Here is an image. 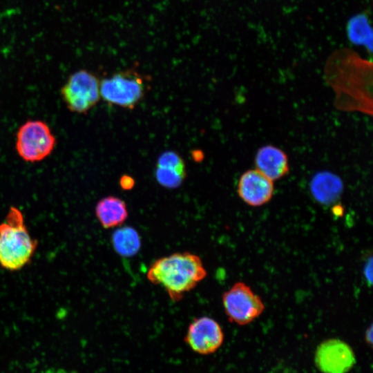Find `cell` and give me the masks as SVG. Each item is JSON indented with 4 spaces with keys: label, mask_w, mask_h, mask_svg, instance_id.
<instances>
[{
    "label": "cell",
    "mask_w": 373,
    "mask_h": 373,
    "mask_svg": "<svg viewBox=\"0 0 373 373\" xmlns=\"http://www.w3.org/2000/svg\"><path fill=\"white\" fill-rule=\"evenodd\" d=\"M207 276L201 258L192 253L177 252L160 258L149 267L146 277L162 286L173 302L181 300Z\"/></svg>",
    "instance_id": "2"
},
{
    "label": "cell",
    "mask_w": 373,
    "mask_h": 373,
    "mask_svg": "<svg viewBox=\"0 0 373 373\" xmlns=\"http://www.w3.org/2000/svg\"><path fill=\"white\" fill-rule=\"evenodd\" d=\"M237 192L243 202L251 207H260L271 200L274 192L273 181L258 169H250L242 174Z\"/></svg>",
    "instance_id": "10"
},
{
    "label": "cell",
    "mask_w": 373,
    "mask_h": 373,
    "mask_svg": "<svg viewBox=\"0 0 373 373\" xmlns=\"http://www.w3.org/2000/svg\"><path fill=\"white\" fill-rule=\"evenodd\" d=\"M224 333L213 318L202 316L195 318L187 328L184 341L195 352L208 355L216 352L223 343Z\"/></svg>",
    "instance_id": "9"
},
{
    "label": "cell",
    "mask_w": 373,
    "mask_h": 373,
    "mask_svg": "<svg viewBox=\"0 0 373 373\" xmlns=\"http://www.w3.org/2000/svg\"><path fill=\"white\" fill-rule=\"evenodd\" d=\"M156 166L186 171L185 163L182 157L172 151L162 153L157 159Z\"/></svg>",
    "instance_id": "17"
},
{
    "label": "cell",
    "mask_w": 373,
    "mask_h": 373,
    "mask_svg": "<svg viewBox=\"0 0 373 373\" xmlns=\"http://www.w3.org/2000/svg\"><path fill=\"white\" fill-rule=\"evenodd\" d=\"M146 84L135 70H127L102 80L100 97L109 104L133 109L144 98Z\"/></svg>",
    "instance_id": "4"
},
{
    "label": "cell",
    "mask_w": 373,
    "mask_h": 373,
    "mask_svg": "<svg viewBox=\"0 0 373 373\" xmlns=\"http://www.w3.org/2000/svg\"><path fill=\"white\" fill-rule=\"evenodd\" d=\"M119 184L122 189L130 190L134 186L135 180L132 177L124 175L119 180Z\"/></svg>",
    "instance_id": "19"
},
{
    "label": "cell",
    "mask_w": 373,
    "mask_h": 373,
    "mask_svg": "<svg viewBox=\"0 0 373 373\" xmlns=\"http://www.w3.org/2000/svg\"><path fill=\"white\" fill-rule=\"evenodd\" d=\"M363 276L367 285L370 287L372 284V257H370L366 260L363 267Z\"/></svg>",
    "instance_id": "18"
},
{
    "label": "cell",
    "mask_w": 373,
    "mask_h": 373,
    "mask_svg": "<svg viewBox=\"0 0 373 373\" xmlns=\"http://www.w3.org/2000/svg\"><path fill=\"white\" fill-rule=\"evenodd\" d=\"M372 325H370L369 327L367 328L365 332V340L367 344H372Z\"/></svg>",
    "instance_id": "20"
},
{
    "label": "cell",
    "mask_w": 373,
    "mask_h": 373,
    "mask_svg": "<svg viewBox=\"0 0 373 373\" xmlns=\"http://www.w3.org/2000/svg\"><path fill=\"white\" fill-rule=\"evenodd\" d=\"M324 71L325 79L336 94L338 108L372 115V61L351 49L341 48L330 55Z\"/></svg>",
    "instance_id": "1"
},
{
    "label": "cell",
    "mask_w": 373,
    "mask_h": 373,
    "mask_svg": "<svg viewBox=\"0 0 373 373\" xmlns=\"http://www.w3.org/2000/svg\"><path fill=\"white\" fill-rule=\"evenodd\" d=\"M38 245L25 224L22 212L10 207L3 222L0 224V266L15 271L27 265Z\"/></svg>",
    "instance_id": "3"
},
{
    "label": "cell",
    "mask_w": 373,
    "mask_h": 373,
    "mask_svg": "<svg viewBox=\"0 0 373 373\" xmlns=\"http://www.w3.org/2000/svg\"><path fill=\"white\" fill-rule=\"evenodd\" d=\"M99 85L94 74L79 70L69 77L61 89V95L70 111L86 113L99 101Z\"/></svg>",
    "instance_id": "7"
},
{
    "label": "cell",
    "mask_w": 373,
    "mask_h": 373,
    "mask_svg": "<svg viewBox=\"0 0 373 373\" xmlns=\"http://www.w3.org/2000/svg\"><path fill=\"white\" fill-rule=\"evenodd\" d=\"M155 175L160 184L166 188L175 189L182 184L186 173V171L156 166Z\"/></svg>",
    "instance_id": "16"
},
{
    "label": "cell",
    "mask_w": 373,
    "mask_h": 373,
    "mask_svg": "<svg viewBox=\"0 0 373 373\" xmlns=\"http://www.w3.org/2000/svg\"><path fill=\"white\" fill-rule=\"evenodd\" d=\"M115 251L120 256L130 257L136 254L141 247V239L137 231L131 227L116 229L111 236Z\"/></svg>",
    "instance_id": "14"
},
{
    "label": "cell",
    "mask_w": 373,
    "mask_h": 373,
    "mask_svg": "<svg viewBox=\"0 0 373 373\" xmlns=\"http://www.w3.org/2000/svg\"><path fill=\"white\" fill-rule=\"evenodd\" d=\"M255 164L256 169L272 181L282 178L289 171L287 154L272 145H266L258 149Z\"/></svg>",
    "instance_id": "11"
},
{
    "label": "cell",
    "mask_w": 373,
    "mask_h": 373,
    "mask_svg": "<svg viewBox=\"0 0 373 373\" xmlns=\"http://www.w3.org/2000/svg\"><path fill=\"white\" fill-rule=\"evenodd\" d=\"M343 190L342 180L330 171L318 172L310 182V191L314 198L323 204L335 202L341 195Z\"/></svg>",
    "instance_id": "12"
},
{
    "label": "cell",
    "mask_w": 373,
    "mask_h": 373,
    "mask_svg": "<svg viewBox=\"0 0 373 373\" xmlns=\"http://www.w3.org/2000/svg\"><path fill=\"white\" fill-rule=\"evenodd\" d=\"M128 209L125 202L113 195L102 198L95 207V216L104 229L122 225L128 218Z\"/></svg>",
    "instance_id": "13"
},
{
    "label": "cell",
    "mask_w": 373,
    "mask_h": 373,
    "mask_svg": "<svg viewBox=\"0 0 373 373\" xmlns=\"http://www.w3.org/2000/svg\"><path fill=\"white\" fill-rule=\"evenodd\" d=\"M222 301L229 321L240 325L251 323L265 309L261 298L242 282L234 283L224 291Z\"/></svg>",
    "instance_id": "6"
},
{
    "label": "cell",
    "mask_w": 373,
    "mask_h": 373,
    "mask_svg": "<svg viewBox=\"0 0 373 373\" xmlns=\"http://www.w3.org/2000/svg\"><path fill=\"white\" fill-rule=\"evenodd\" d=\"M314 363L322 373H347L355 365L356 356L346 342L329 338L318 345Z\"/></svg>",
    "instance_id": "8"
},
{
    "label": "cell",
    "mask_w": 373,
    "mask_h": 373,
    "mask_svg": "<svg viewBox=\"0 0 373 373\" xmlns=\"http://www.w3.org/2000/svg\"><path fill=\"white\" fill-rule=\"evenodd\" d=\"M347 34L350 41L356 45L365 46L370 51L372 48V30L367 17L357 15L347 24Z\"/></svg>",
    "instance_id": "15"
},
{
    "label": "cell",
    "mask_w": 373,
    "mask_h": 373,
    "mask_svg": "<svg viewBox=\"0 0 373 373\" xmlns=\"http://www.w3.org/2000/svg\"><path fill=\"white\" fill-rule=\"evenodd\" d=\"M55 137L46 123L28 120L19 128L16 150L26 162H39L48 156L55 145Z\"/></svg>",
    "instance_id": "5"
}]
</instances>
